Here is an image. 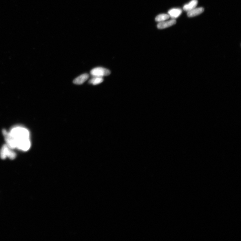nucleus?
Returning a JSON list of instances; mask_svg holds the SVG:
<instances>
[{
    "mask_svg": "<svg viewBox=\"0 0 241 241\" xmlns=\"http://www.w3.org/2000/svg\"><path fill=\"white\" fill-rule=\"evenodd\" d=\"M3 133L5 138L6 145L12 149H13L16 148V143H15L14 140L10 135V133L7 132V131L5 129L3 130Z\"/></svg>",
    "mask_w": 241,
    "mask_h": 241,
    "instance_id": "4",
    "label": "nucleus"
},
{
    "mask_svg": "<svg viewBox=\"0 0 241 241\" xmlns=\"http://www.w3.org/2000/svg\"><path fill=\"white\" fill-rule=\"evenodd\" d=\"M89 77V75L87 74H82L80 76L77 77L75 78L73 83L75 85H80L82 84L85 82L87 80Z\"/></svg>",
    "mask_w": 241,
    "mask_h": 241,
    "instance_id": "6",
    "label": "nucleus"
},
{
    "mask_svg": "<svg viewBox=\"0 0 241 241\" xmlns=\"http://www.w3.org/2000/svg\"><path fill=\"white\" fill-rule=\"evenodd\" d=\"M198 3L197 0H191L188 3L185 5L183 8L184 10L188 12L194 9L196 7Z\"/></svg>",
    "mask_w": 241,
    "mask_h": 241,
    "instance_id": "9",
    "label": "nucleus"
},
{
    "mask_svg": "<svg viewBox=\"0 0 241 241\" xmlns=\"http://www.w3.org/2000/svg\"><path fill=\"white\" fill-rule=\"evenodd\" d=\"M175 19H172V20L167 21H163L159 23L157 25V27L160 29H164L167 28L171 26L175 25L176 23Z\"/></svg>",
    "mask_w": 241,
    "mask_h": 241,
    "instance_id": "5",
    "label": "nucleus"
},
{
    "mask_svg": "<svg viewBox=\"0 0 241 241\" xmlns=\"http://www.w3.org/2000/svg\"><path fill=\"white\" fill-rule=\"evenodd\" d=\"M6 145H4L0 151V157L4 160L8 157L11 160H14L16 158V154Z\"/></svg>",
    "mask_w": 241,
    "mask_h": 241,
    "instance_id": "2",
    "label": "nucleus"
},
{
    "mask_svg": "<svg viewBox=\"0 0 241 241\" xmlns=\"http://www.w3.org/2000/svg\"><path fill=\"white\" fill-rule=\"evenodd\" d=\"M9 133L14 140L16 148L23 151L29 149L31 144L30 133L27 129L17 127L12 128Z\"/></svg>",
    "mask_w": 241,
    "mask_h": 241,
    "instance_id": "1",
    "label": "nucleus"
},
{
    "mask_svg": "<svg viewBox=\"0 0 241 241\" xmlns=\"http://www.w3.org/2000/svg\"><path fill=\"white\" fill-rule=\"evenodd\" d=\"M93 77L90 79L89 81V83L94 85H96L102 83L104 79L103 77L92 76Z\"/></svg>",
    "mask_w": 241,
    "mask_h": 241,
    "instance_id": "10",
    "label": "nucleus"
},
{
    "mask_svg": "<svg viewBox=\"0 0 241 241\" xmlns=\"http://www.w3.org/2000/svg\"><path fill=\"white\" fill-rule=\"evenodd\" d=\"M203 8H195L187 13V16L190 18L194 17L201 14L204 12Z\"/></svg>",
    "mask_w": 241,
    "mask_h": 241,
    "instance_id": "8",
    "label": "nucleus"
},
{
    "mask_svg": "<svg viewBox=\"0 0 241 241\" xmlns=\"http://www.w3.org/2000/svg\"><path fill=\"white\" fill-rule=\"evenodd\" d=\"M170 18L169 15L167 14H159L156 18L155 20L158 22H161L165 21Z\"/></svg>",
    "mask_w": 241,
    "mask_h": 241,
    "instance_id": "11",
    "label": "nucleus"
},
{
    "mask_svg": "<svg viewBox=\"0 0 241 241\" xmlns=\"http://www.w3.org/2000/svg\"><path fill=\"white\" fill-rule=\"evenodd\" d=\"M182 12V10L180 8H172L169 11L168 14L171 18L175 19L179 17Z\"/></svg>",
    "mask_w": 241,
    "mask_h": 241,
    "instance_id": "7",
    "label": "nucleus"
},
{
    "mask_svg": "<svg viewBox=\"0 0 241 241\" xmlns=\"http://www.w3.org/2000/svg\"><path fill=\"white\" fill-rule=\"evenodd\" d=\"M90 74L92 76L103 77L107 76L111 74V72L106 68L102 67L94 68L90 72Z\"/></svg>",
    "mask_w": 241,
    "mask_h": 241,
    "instance_id": "3",
    "label": "nucleus"
}]
</instances>
